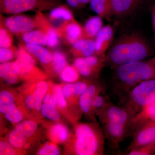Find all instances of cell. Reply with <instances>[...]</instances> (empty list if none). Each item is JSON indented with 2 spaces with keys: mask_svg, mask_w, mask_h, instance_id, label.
I'll use <instances>...</instances> for the list:
<instances>
[{
  "mask_svg": "<svg viewBox=\"0 0 155 155\" xmlns=\"http://www.w3.org/2000/svg\"><path fill=\"white\" fill-rule=\"evenodd\" d=\"M41 111L43 116L51 121L56 122L60 119V114L55 107L43 104Z\"/></svg>",
  "mask_w": 155,
  "mask_h": 155,
  "instance_id": "32",
  "label": "cell"
},
{
  "mask_svg": "<svg viewBox=\"0 0 155 155\" xmlns=\"http://www.w3.org/2000/svg\"><path fill=\"white\" fill-rule=\"evenodd\" d=\"M37 125L35 122L30 120H26L18 123L15 127L17 132L22 134L25 138L31 136L35 132Z\"/></svg>",
  "mask_w": 155,
  "mask_h": 155,
  "instance_id": "26",
  "label": "cell"
},
{
  "mask_svg": "<svg viewBox=\"0 0 155 155\" xmlns=\"http://www.w3.org/2000/svg\"><path fill=\"white\" fill-rule=\"evenodd\" d=\"M155 142V120L147 121L138 126L130 149Z\"/></svg>",
  "mask_w": 155,
  "mask_h": 155,
  "instance_id": "8",
  "label": "cell"
},
{
  "mask_svg": "<svg viewBox=\"0 0 155 155\" xmlns=\"http://www.w3.org/2000/svg\"><path fill=\"white\" fill-rule=\"evenodd\" d=\"M1 10L8 14H18L34 10L45 9L54 5L50 0H0Z\"/></svg>",
  "mask_w": 155,
  "mask_h": 155,
  "instance_id": "5",
  "label": "cell"
},
{
  "mask_svg": "<svg viewBox=\"0 0 155 155\" xmlns=\"http://www.w3.org/2000/svg\"><path fill=\"white\" fill-rule=\"evenodd\" d=\"M24 137L15 129L9 134L8 140L9 143L15 148H19L24 145L26 140Z\"/></svg>",
  "mask_w": 155,
  "mask_h": 155,
  "instance_id": "31",
  "label": "cell"
},
{
  "mask_svg": "<svg viewBox=\"0 0 155 155\" xmlns=\"http://www.w3.org/2000/svg\"><path fill=\"white\" fill-rule=\"evenodd\" d=\"M79 73L76 68L72 66H67L60 73L61 79L65 82L74 83L78 80Z\"/></svg>",
  "mask_w": 155,
  "mask_h": 155,
  "instance_id": "30",
  "label": "cell"
},
{
  "mask_svg": "<svg viewBox=\"0 0 155 155\" xmlns=\"http://www.w3.org/2000/svg\"><path fill=\"white\" fill-rule=\"evenodd\" d=\"M62 89L63 94L66 98L69 99L72 97H75L73 83H68L65 84Z\"/></svg>",
  "mask_w": 155,
  "mask_h": 155,
  "instance_id": "41",
  "label": "cell"
},
{
  "mask_svg": "<svg viewBox=\"0 0 155 155\" xmlns=\"http://www.w3.org/2000/svg\"><path fill=\"white\" fill-rule=\"evenodd\" d=\"M104 98L97 94L94 97L92 101L91 108L96 109V108L101 107L104 105Z\"/></svg>",
  "mask_w": 155,
  "mask_h": 155,
  "instance_id": "42",
  "label": "cell"
},
{
  "mask_svg": "<svg viewBox=\"0 0 155 155\" xmlns=\"http://www.w3.org/2000/svg\"><path fill=\"white\" fill-rule=\"evenodd\" d=\"M37 28L44 31L47 36V45L50 48H54L59 44V36L57 29L51 25L47 19L41 13L39 12L35 18Z\"/></svg>",
  "mask_w": 155,
  "mask_h": 155,
  "instance_id": "11",
  "label": "cell"
},
{
  "mask_svg": "<svg viewBox=\"0 0 155 155\" xmlns=\"http://www.w3.org/2000/svg\"><path fill=\"white\" fill-rule=\"evenodd\" d=\"M60 150L54 143H46L39 150L40 155H58L60 154Z\"/></svg>",
  "mask_w": 155,
  "mask_h": 155,
  "instance_id": "38",
  "label": "cell"
},
{
  "mask_svg": "<svg viewBox=\"0 0 155 155\" xmlns=\"http://www.w3.org/2000/svg\"><path fill=\"white\" fill-rule=\"evenodd\" d=\"M51 64L54 72L56 74H60L62 70L67 66L66 57L61 52H55L52 54Z\"/></svg>",
  "mask_w": 155,
  "mask_h": 155,
  "instance_id": "29",
  "label": "cell"
},
{
  "mask_svg": "<svg viewBox=\"0 0 155 155\" xmlns=\"http://www.w3.org/2000/svg\"><path fill=\"white\" fill-rule=\"evenodd\" d=\"M66 1L67 4L72 8H80L82 7L78 0H66Z\"/></svg>",
  "mask_w": 155,
  "mask_h": 155,
  "instance_id": "45",
  "label": "cell"
},
{
  "mask_svg": "<svg viewBox=\"0 0 155 155\" xmlns=\"http://www.w3.org/2000/svg\"><path fill=\"white\" fill-rule=\"evenodd\" d=\"M16 154V152L14 147L10 143L5 141L1 142L0 143V155H14Z\"/></svg>",
  "mask_w": 155,
  "mask_h": 155,
  "instance_id": "39",
  "label": "cell"
},
{
  "mask_svg": "<svg viewBox=\"0 0 155 155\" xmlns=\"http://www.w3.org/2000/svg\"><path fill=\"white\" fill-rule=\"evenodd\" d=\"M4 114L6 119L11 123H19L23 119L22 113L16 105L10 108Z\"/></svg>",
  "mask_w": 155,
  "mask_h": 155,
  "instance_id": "35",
  "label": "cell"
},
{
  "mask_svg": "<svg viewBox=\"0 0 155 155\" xmlns=\"http://www.w3.org/2000/svg\"><path fill=\"white\" fill-rule=\"evenodd\" d=\"M74 67L80 75L85 77L89 76L94 72L100 70L91 66L85 58L82 57H79L75 59L74 62Z\"/></svg>",
  "mask_w": 155,
  "mask_h": 155,
  "instance_id": "25",
  "label": "cell"
},
{
  "mask_svg": "<svg viewBox=\"0 0 155 155\" xmlns=\"http://www.w3.org/2000/svg\"><path fill=\"white\" fill-rule=\"evenodd\" d=\"M153 11H155V5L154 6V7H153Z\"/></svg>",
  "mask_w": 155,
  "mask_h": 155,
  "instance_id": "48",
  "label": "cell"
},
{
  "mask_svg": "<svg viewBox=\"0 0 155 155\" xmlns=\"http://www.w3.org/2000/svg\"><path fill=\"white\" fill-rule=\"evenodd\" d=\"M152 22L153 28L155 34V11H152Z\"/></svg>",
  "mask_w": 155,
  "mask_h": 155,
  "instance_id": "47",
  "label": "cell"
},
{
  "mask_svg": "<svg viewBox=\"0 0 155 155\" xmlns=\"http://www.w3.org/2000/svg\"><path fill=\"white\" fill-rule=\"evenodd\" d=\"M78 1L82 7L89 3L91 0H78Z\"/></svg>",
  "mask_w": 155,
  "mask_h": 155,
  "instance_id": "46",
  "label": "cell"
},
{
  "mask_svg": "<svg viewBox=\"0 0 155 155\" xmlns=\"http://www.w3.org/2000/svg\"><path fill=\"white\" fill-rule=\"evenodd\" d=\"M0 77L8 84L17 82L20 77V70L18 64L14 62H8L0 65Z\"/></svg>",
  "mask_w": 155,
  "mask_h": 155,
  "instance_id": "14",
  "label": "cell"
},
{
  "mask_svg": "<svg viewBox=\"0 0 155 155\" xmlns=\"http://www.w3.org/2000/svg\"><path fill=\"white\" fill-rule=\"evenodd\" d=\"M155 142L130 149L129 155H148L155 154Z\"/></svg>",
  "mask_w": 155,
  "mask_h": 155,
  "instance_id": "36",
  "label": "cell"
},
{
  "mask_svg": "<svg viewBox=\"0 0 155 155\" xmlns=\"http://www.w3.org/2000/svg\"><path fill=\"white\" fill-rule=\"evenodd\" d=\"M50 138L56 143H64L69 137V130L65 125L57 123L52 125L49 130Z\"/></svg>",
  "mask_w": 155,
  "mask_h": 155,
  "instance_id": "23",
  "label": "cell"
},
{
  "mask_svg": "<svg viewBox=\"0 0 155 155\" xmlns=\"http://www.w3.org/2000/svg\"><path fill=\"white\" fill-rule=\"evenodd\" d=\"M31 55L35 57L42 64H51L52 54L43 46L25 44L23 46Z\"/></svg>",
  "mask_w": 155,
  "mask_h": 155,
  "instance_id": "17",
  "label": "cell"
},
{
  "mask_svg": "<svg viewBox=\"0 0 155 155\" xmlns=\"http://www.w3.org/2000/svg\"><path fill=\"white\" fill-rule=\"evenodd\" d=\"M117 75L122 84L129 86L155 79V57L147 61H137L118 67Z\"/></svg>",
  "mask_w": 155,
  "mask_h": 155,
  "instance_id": "3",
  "label": "cell"
},
{
  "mask_svg": "<svg viewBox=\"0 0 155 155\" xmlns=\"http://www.w3.org/2000/svg\"><path fill=\"white\" fill-rule=\"evenodd\" d=\"M48 89V84L45 81H40L37 83L33 93L35 99V109L39 111L41 109L44 98Z\"/></svg>",
  "mask_w": 155,
  "mask_h": 155,
  "instance_id": "24",
  "label": "cell"
},
{
  "mask_svg": "<svg viewBox=\"0 0 155 155\" xmlns=\"http://www.w3.org/2000/svg\"><path fill=\"white\" fill-rule=\"evenodd\" d=\"M4 25L11 33L19 35L37 28L35 19L24 15H14L9 17L5 20Z\"/></svg>",
  "mask_w": 155,
  "mask_h": 155,
  "instance_id": "7",
  "label": "cell"
},
{
  "mask_svg": "<svg viewBox=\"0 0 155 155\" xmlns=\"http://www.w3.org/2000/svg\"><path fill=\"white\" fill-rule=\"evenodd\" d=\"M98 93L96 87L93 84H91L79 97V106L84 113L87 114L90 110L91 109V102L93 98Z\"/></svg>",
  "mask_w": 155,
  "mask_h": 155,
  "instance_id": "22",
  "label": "cell"
},
{
  "mask_svg": "<svg viewBox=\"0 0 155 155\" xmlns=\"http://www.w3.org/2000/svg\"><path fill=\"white\" fill-rule=\"evenodd\" d=\"M25 104L26 107L29 109H35V99L33 94L28 95L26 97L25 100Z\"/></svg>",
  "mask_w": 155,
  "mask_h": 155,
  "instance_id": "44",
  "label": "cell"
},
{
  "mask_svg": "<svg viewBox=\"0 0 155 155\" xmlns=\"http://www.w3.org/2000/svg\"><path fill=\"white\" fill-rule=\"evenodd\" d=\"M129 111L125 109L112 105L106 107L104 114V121L118 122L125 125L130 123L132 117Z\"/></svg>",
  "mask_w": 155,
  "mask_h": 155,
  "instance_id": "12",
  "label": "cell"
},
{
  "mask_svg": "<svg viewBox=\"0 0 155 155\" xmlns=\"http://www.w3.org/2000/svg\"><path fill=\"white\" fill-rule=\"evenodd\" d=\"M72 52L77 58L88 57L95 53L94 41L92 39L82 38L72 44Z\"/></svg>",
  "mask_w": 155,
  "mask_h": 155,
  "instance_id": "15",
  "label": "cell"
},
{
  "mask_svg": "<svg viewBox=\"0 0 155 155\" xmlns=\"http://www.w3.org/2000/svg\"><path fill=\"white\" fill-rule=\"evenodd\" d=\"M152 120H155V101L143 107L132 117L130 122L134 126H139Z\"/></svg>",
  "mask_w": 155,
  "mask_h": 155,
  "instance_id": "18",
  "label": "cell"
},
{
  "mask_svg": "<svg viewBox=\"0 0 155 155\" xmlns=\"http://www.w3.org/2000/svg\"><path fill=\"white\" fill-rule=\"evenodd\" d=\"M53 95L56 100L57 106L61 109H64L67 106L66 98L62 92V88L59 85H55L53 88Z\"/></svg>",
  "mask_w": 155,
  "mask_h": 155,
  "instance_id": "37",
  "label": "cell"
},
{
  "mask_svg": "<svg viewBox=\"0 0 155 155\" xmlns=\"http://www.w3.org/2000/svg\"><path fill=\"white\" fill-rule=\"evenodd\" d=\"M11 32L5 26L0 28V47L10 48L12 46L13 37Z\"/></svg>",
  "mask_w": 155,
  "mask_h": 155,
  "instance_id": "34",
  "label": "cell"
},
{
  "mask_svg": "<svg viewBox=\"0 0 155 155\" xmlns=\"http://www.w3.org/2000/svg\"><path fill=\"white\" fill-rule=\"evenodd\" d=\"M151 48L146 40L137 33L124 35L113 45L106 55V61L119 67L142 61L150 55Z\"/></svg>",
  "mask_w": 155,
  "mask_h": 155,
  "instance_id": "1",
  "label": "cell"
},
{
  "mask_svg": "<svg viewBox=\"0 0 155 155\" xmlns=\"http://www.w3.org/2000/svg\"><path fill=\"white\" fill-rule=\"evenodd\" d=\"M106 134L114 144H118L125 136L127 125L122 123L104 121Z\"/></svg>",
  "mask_w": 155,
  "mask_h": 155,
  "instance_id": "13",
  "label": "cell"
},
{
  "mask_svg": "<svg viewBox=\"0 0 155 155\" xmlns=\"http://www.w3.org/2000/svg\"><path fill=\"white\" fill-rule=\"evenodd\" d=\"M143 0H112L114 14L124 16L133 12L138 8Z\"/></svg>",
  "mask_w": 155,
  "mask_h": 155,
  "instance_id": "16",
  "label": "cell"
},
{
  "mask_svg": "<svg viewBox=\"0 0 155 155\" xmlns=\"http://www.w3.org/2000/svg\"><path fill=\"white\" fill-rule=\"evenodd\" d=\"M104 139L102 132L96 125L79 123L75 127L73 150L78 155H102Z\"/></svg>",
  "mask_w": 155,
  "mask_h": 155,
  "instance_id": "2",
  "label": "cell"
},
{
  "mask_svg": "<svg viewBox=\"0 0 155 155\" xmlns=\"http://www.w3.org/2000/svg\"><path fill=\"white\" fill-rule=\"evenodd\" d=\"M89 4L92 11L102 18L114 15L112 0H91Z\"/></svg>",
  "mask_w": 155,
  "mask_h": 155,
  "instance_id": "19",
  "label": "cell"
},
{
  "mask_svg": "<svg viewBox=\"0 0 155 155\" xmlns=\"http://www.w3.org/2000/svg\"><path fill=\"white\" fill-rule=\"evenodd\" d=\"M103 27L102 19L97 16L90 18L83 27V38H95L100 30Z\"/></svg>",
  "mask_w": 155,
  "mask_h": 155,
  "instance_id": "20",
  "label": "cell"
},
{
  "mask_svg": "<svg viewBox=\"0 0 155 155\" xmlns=\"http://www.w3.org/2000/svg\"><path fill=\"white\" fill-rule=\"evenodd\" d=\"M87 84L82 81H78L73 83L74 94L75 97H80L88 87Z\"/></svg>",
  "mask_w": 155,
  "mask_h": 155,
  "instance_id": "40",
  "label": "cell"
},
{
  "mask_svg": "<svg viewBox=\"0 0 155 155\" xmlns=\"http://www.w3.org/2000/svg\"><path fill=\"white\" fill-rule=\"evenodd\" d=\"M57 30L59 37L63 38L72 45L83 38V28L75 20L65 22Z\"/></svg>",
  "mask_w": 155,
  "mask_h": 155,
  "instance_id": "10",
  "label": "cell"
},
{
  "mask_svg": "<svg viewBox=\"0 0 155 155\" xmlns=\"http://www.w3.org/2000/svg\"><path fill=\"white\" fill-rule=\"evenodd\" d=\"M43 104L56 107L57 106L56 100L54 95L50 93L46 94L44 98Z\"/></svg>",
  "mask_w": 155,
  "mask_h": 155,
  "instance_id": "43",
  "label": "cell"
},
{
  "mask_svg": "<svg viewBox=\"0 0 155 155\" xmlns=\"http://www.w3.org/2000/svg\"><path fill=\"white\" fill-rule=\"evenodd\" d=\"M155 101V79L144 81L134 86L129 95L128 107L130 111H140L145 106ZM131 115V114H130Z\"/></svg>",
  "mask_w": 155,
  "mask_h": 155,
  "instance_id": "4",
  "label": "cell"
},
{
  "mask_svg": "<svg viewBox=\"0 0 155 155\" xmlns=\"http://www.w3.org/2000/svg\"><path fill=\"white\" fill-rule=\"evenodd\" d=\"M16 105L14 96L10 92L3 91L0 92V112L4 114L9 109Z\"/></svg>",
  "mask_w": 155,
  "mask_h": 155,
  "instance_id": "28",
  "label": "cell"
},
{
  "mask_svg": "<svg viewBox=\"0 0 155 155\" xmlns=\"http://www.w3.org/2000/svg\"><path fill=\"white\" fill-rule=\"evenodd\" d=\"M15 61L19 67L20 77L23 79L30 80L44 77L41 71L35 66L33 56L23 46H20L18 49L17 59Z\"/></svg>",
  "mask_w": 155,
  "mask_h": 155,
  "instance_id": "6",
  "label": "cell"
},
{
  "mask_svg": "<svg viewBox=\"0 0 155 155\" xmlns=\"http://www.w3.org/2000/svg\"><path fill=\"white\" fill-rule=\"evenodd\" d=\"M114 36V29L111 25L103 26L95 38V54L104 56L112 43Z\"/></svg>",
  "mask_w": 155,
  "mask_h": 155,
  "instance_id": "9",
  "label": "cell"
},
{
  "mask_svg": "<svg viewBox=\"0 0 155 155\" xmlns=\"http://www.w3.org/2000/svg\"><path fill=\"white\" fill-rule=\"evenodd\" d=\"M51 20L63 19L65 22L75 20L72 12L64 7H59L53 9L50 14Z\"/></svg>",
  "mask_w": 155,
  "mask_h": 155,
  "instance_id": "27",
  "label": "cell"
},
{
  "mask_svg": "<svg viewBox=\"0 0 155 155\" xmlns=\"http://www.w3.org/2000/svg\"><path fill=\"white\" fill-rule=\"evenodd\" d=\"M18 50L16 48H0V63L1 64L10 62L15 56H17Z\"/></svg>",
  "mask_w": 155,
  "mask_h": 155,
  "instance_id": "33",
  "label": "cell"
},
{
  "mask_svg": "<svg viewBox=\"0 0 155 155\" xmlns=\"http://www.w3.org/2000/svg\"><path fill=\"white\" fill-rule=\"evenodd\" d=\"M21 39L25 44L44 46L47 44V36L41 29L28 31L21 35Z\"/></svg>",
  "mask_w": 155,
  "mask_h": 155,
  "instance_id": "21",
  "label": "cell"
}]
</instances>
